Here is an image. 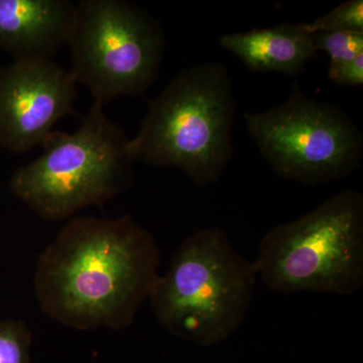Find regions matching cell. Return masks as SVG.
Returning <instances> with one entry per match:
<instances>
[{
    "label": "cell",
    "mask_w": 363,
    "mask_h": 363,
    "mask_svg": "<svg viewBox=\"0 0 363 363\" xmlns=\"http://www.w3.org/2000/svg\"><path fill=\"white\" fill-rule=\"evenodd\" d=\"M161 264L154 235L130 215L78 217L38 259L35 296L44 314L78 330L130 326Z\"/></svg>",
    "instance_id": "cell-1"
},
{
    "label": "cell",
    "mask_w": 363,
    "mask_h": 363,
    "mask_svg": "<svg viewBox=\"0 0 363 363\" xmlns=\"http://www.w3.org/2000/svg\"><path fill=\"white\" fill-rule=\"evenodd\" d=\"M236 107L223 64L185 69L150 100L138 135L128 140V156L150 166L175 167L197 186L217 183L233 160Z\"/></svg>",
    "instance_id": "cell-2"
},
{
    "label": "cell",
    "mask_w": 363,
    "mask_h": 363,
    "mask_svg": "<svg viewBox=\"0 0 363 363\" xmlns=\"http://www.w3.org/2000/svg\"><path fill=\"white\" fill-rule=\"evenodd\" d=\"M257 278L255 260L242 257L225 231L211 227L184 240L149 300L157 322L172 335L215 345L245 322Z\"/></svg>",
    "instance_id": "cell-3"
},
{
    "label": "cell",
    "mask_w": 363,
    "mask_h": 363,
    "mask_svg": "<svg viewBox=\"0 0 363 363\" xmlns=\"http://www.w3.org/2000/svg\"><path fill=\"white\" fill-rule=\"evenodd\" d=\"M128 140L105 114L104 104L94 102L77 130H52L45 138L44 152L14 172L9 189L45 220H64L100 206L133 182Z\"/></svg>",
    "instance_id": "cell-4"
},
{
    "label": "cell",
    "mask_w": 363,
    "mask_h": 363,
    "mask_svg": "<svg viewBox=\"0 0 363 363\" xmlns=\"http://www.w3.org/2000/svg\"><path fill=\"white\" fill-rule=\"evenodd\" d=\"M259 278L274 292L351 296L363 286V196L345 190L260 240Z\"/></svg>",
    "instance_id": "cell-5"
},
{
    "label": "cell",
    "mask_w": 363,
    "mask_h": 363,
    "mask_svg": "<svg viewBox=\"0 0 363 363\" xmlns=\"http://www.w3.org/2000/svg\"><path fill=\"white\" fill-rule=\"evenodd\" d=\"M69 69L94 102L142 96L156 82L166 38L147 11L123 0H83L76 4L68 43Z\"/></svg>",
    "instance_id": "cell-6"
},
{
    "label": "cell",
    "mask_w": 363,
    "mask_h": 363,
    "mask_svg": "<svg viewBox=\"0 0 363 363\" xmlns=\"http://www.w3.org/2000/svg\"><path fill=\"white\" fill-rule=\"evenodd\" d=\"M247 130L279 178L307 186L352 175L362 164L359 128L336 105L306 96L295 81L284 104L245 112Z\"/></svg>",
    "instance_id": "cell-7"
},
{
    "label": "cell",
    "mask_w": 363,
    "mask_h": 363,
    "mask_svg": "<svg viewBox=\"0 0 363 363\" xmlns=\"http://www.w3.org/2000/svg\"><path fill=\"white\" fill-rule=\"evenodd\" d=\"M77 83L52 60L18 59L0 69V145L23 154L75 113Z\"/></svg>",
    "instance_id": "cell-8"
},
{
    "label": "cell",
    "mask_w": 363,
    "mask_h": 363,
    "mask_svg": "<svg viewBox=\"0 0 363 363\" xmlns=\"http://www.w3.org/2000/svg\"><path fill=\"white\" fill-rule=\"evenodd\" d=\"M75 7L67 0H0V48L14 60H51L68 43Z\"/></svg>",
    "instance_id": "cell-9"
},
{
    "label": "cell",
    "mask_w": 363,
    "mask_h": 363,
    "mask_svg": "<svg viewBox=\"0 0 363 363\" xmlns=\"http://www.w3.org/2000/svg\"><path fill=\"white\" fill-rule=\"evenodd\" d=\"M219 44L250 71L278 72L295 77L317 56L303 23H283L272 28L228 33L221 37Z\"/></svg>",
    "instance_id": "cell-10"
},
{
    "label": "cell",
    "mask_w": 363,
    "mask_h": 363,
    "mask_svg": "<svg viewBox=\"0 0 363 363\" xmlns=\"http://www.w3.org/2000/svg\"><path fill=\"white\" fill-rule=\"evenodd\" d=\"M306 33H363V1L348 0L311 23H303Z\"/></svg>",
    "instance_id": "cell-11"
},
{
    "label": "cell",
    "mask_w": 363,
    "mask_h": 363,
    "mask_svg": "<svg viewBox=\"0 0 363 363\" xmlns=\"http://www.w3.org/2000/svg\"><path fill=\"white\" fill-rule=\"evenodd\" d=\"M32 332L23 320H0V363H30Z\"/></svg>",
    "instance_id": "cell-12"
},
{
    "label": "cell",
    "mask_w": 363,
    "mask_h": 363,
    "mask_svg": "<svg viewBox=\"0 0 363 363\" xmlns=\"http://www.w3.org/2000/svg\"><path fill=\"white\" fill-rule=\"evenodd\" d=\"M310 37L315 51L328 54L330 64L351 61L363 52V33H317Z\"/></svg>",
    "instance_id": "cell-13"
},
{
    "label": "cell",
    "mask_w": 363,
    "mask_h": 363,
    "mask_svg": "<svg viewBox=\"0 0 363 363\" xmlns=\"http://www.w3.org/2000/svg\"><path fill=\"white\" fill-rule=\"evenodd\" d=\"M329 79L335 85L358 87L363 85V52L351 61L330 64Z\"/></svg>",
    "instance_id": "cell-14"
}]
</instances>
